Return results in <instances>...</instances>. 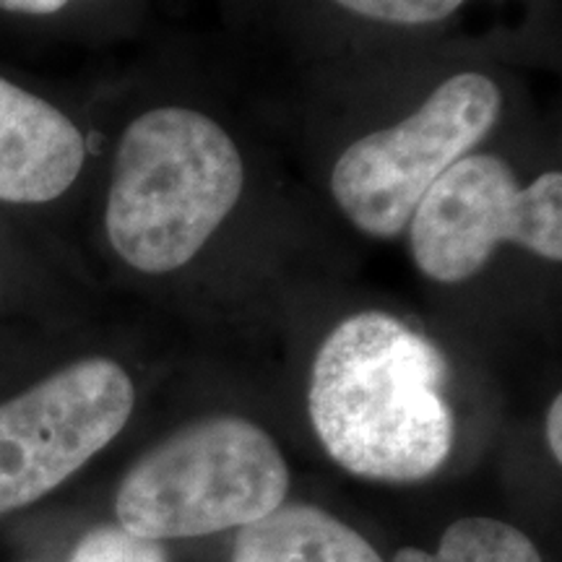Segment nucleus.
<instances>
[{"label":"nucleus","instance_id":"nucleus-2","mask_svg":"<svg viewBox=\"0 0 562 562\" xmlns=\"http://www.w3.org/2000/svg\"><path fill=\"white\" fill-rule=\"evenodd\" d=\"M243 191V151L216 117L188 104L138 112L112 157L110 248L140 277L178 273L235 214Z\"/></svg>","mask_w":562,"mask_h":562},{"label":"nucleus","instance_id":"nucleus-1","mask_svg":"<svg viewBox=\"0 0 562 562\" xmlns=\"http://www.w3.org/2000/svg\"><path fill=\"white\" fill-rule=\"evenodd\" d=\"M448 362L425 334L385 311H360L321 341L307 414L326 453L370 482L432 476L456 442Z\"/></svg>","mask_w":562,"mask_h":562},{"label":"nucleus","instance_id":"nucleus-7","mask_svg":"<svg viewBox=\"0 0 562 562\" xmlns=\"http://www.w3.org/2000/svg\"><path fill=\"white\" fill-rule=\"evenodd\" d=\"M87 138L45 97L0 76V201L47 203L79 180Z\"/></svg>","mask_w":562,"mask_h":562},{"label":"nucleus","instance_id":"nucleus-3","mask_svg":"<svg viewBox=\"0 0 562 562\" xmlns=\"http://www.w3.org/2000/svg\"><path fill=\"white\" fill-rule=\"evenodd\" d=\"M290 467L277 440L237 414L188 422L146 451L115 497L140 539H193L261 521L284 505Z\"/></svg>","mask_w":562,"mask_h":562},{"label":"nucleus","instance_id":"nucleus-13","mask_svg":"<svg viewBox=\"0 0 562 562\" xmlns=\"http://www.w3.org/2000/svg\"><path fill=\"white\" fill-rule=\"evenodd\" d=\"M66 3L68 0H0V9L13 13H55Z\"/></svg>","mask_w":562,"mask_h":562},{"label":"nucleus","instance_id":"nucleus-10","mask_svg":"<svg viewBox=\"0 0 562 562\" xmlns=\"http://www.w3.org/2000/svg\"><path fill=\"white\" fill-rule=\"evenodd\" d=\"M355 16L393 26H425L453 16L467 0H334Z\"/></svg>","mask_w":562,"mask_h":562},{"label":"nucleus","instance_id":"nucleus-9","mask_svg":"<svg viewBox=\"0 0 562 562\" xmlns=\"http://www.w3.org/2000/svg\"><path fill=\"white\" fill-rule=\"evenodd\" d=\"M393 562H544L524 531L497 518H459L442 533L438 552L414 547L396 552Z\"/></svg>","mask_w":562,"mask_h":562},{"label":"nucleus","instance_id":"nucleus-12","mask_svg":"<svg viewBox=\"0 0 562 562\" xmlns=\"http://www.w3.org/2000/svg\"><path fill=\"white\" fill-rule=\"evenodd\" d=\"M560 425H562V396L552 398L550 409H547V446H550V453L554 456V461H562V432H560Z\"/></svg>","mask_w":562,"mask_h":562},{"label":"nucleus","instance_id":"nucleus-6","mask_svg":"<svg viewBox=\"0 0 562 562\" xmlns=\"http://www.w3.org/2000/svg\"><path fill=\"white\" fill-rule=\"evenodd\" d=\"M136 409L121 362L87 357L0 404V516L37 503L104 451Z\"/></svg>","mask_w":562,"mask_h":562},{"label":"nucleus","instance_id":"nucleus-5","mask_svg":"<svg viewBox=\"0 0 562 562\" xmlns=\"http://www.w3.org/2000/svg\"><path fill=\"white\" fill-rule=\"evenodd\" d=\"M414 269L435 284L480 277L501 248L562 261V172L521 182L503 157L472 151L448 167L406 224Z\"/></svg>","mask_w":562,"mask_h":562},{"label":"nucleus","instance_id":"nucleus-4","mask_svg":"<svg viewBox=\"0 0 562 562\" xmlns=\"http://www.w3.org/2000/svg\"><path fill=\"white\" fill-rule=\"evenodd\" d=\"M503 108L501 83L484 70L442 79L402 121L344 146L328 178L336 209L364 237H402L432 182L476 151Z\"/></svg>","mask_w":562,"mask_h":562},{"label":"nucleus","instance_id":"nucleus-11","mask_svg":"<svg viewBox=\"0 0 562 562\" xmlns=\"http://www.w3.org/2000/svg\"><path fill=\"white\" fill-rule=\"evenodd\" d=\"M68 562H167V554L154 539H140L123 526H100L89 531Z\"/></svg>","mask_w":562,"mask_h":562},{"label":"nucleus","instance_id":"nucleus-8","mask_svg":"<svg viewBox=\"0 0 562 562\" xmlns=\"http://www.w3.org/2000/svg\"><path fill=\"white\" fill-rule=\"evenodd\" d=\"M232 562H383L362 533L318 505L292 503L243 526Z\"/></svg>","mask_w":562,"mask_h":562}]
</instances>
